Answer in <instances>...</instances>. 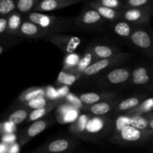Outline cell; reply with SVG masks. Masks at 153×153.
<instances>
[{
	"label": "cell",
	"instance_id": "d4e9b609",
	"mask_svg": "<svg viewBox=\"0 0 153 153\" xmlns=\"http://www.w3.org/2000/svg\"><path fill=\"white\" fill-rule=\"evenodd\" d=\"M97 61V58H95V56H94V55L93 54V52H91L90 48L88 46V47H86V49L85 50L83 56H82V57H81V59L80 61H79L78 65L76 66L75 68H73V70H68V71L79 74L82 76L84 72H85L91 64H94V63Z\"/></svg>",
	"mask_w": 153,
	"mask_h": 153
},
{
	"label": "cell",
	"instance_id": "f1b7e54d",
	"mask_svg": "<svg viewBox=\"0 0 153 153\" xmlns=\"http://www.w3.org/2000/svg\"><path fill=\"white\" fill-rule=\"evenodd\" d=\"M152 112H153V97H149L146 100H143L137 107L128 111V112H125L122 115L136 116L152 113Z\"/></svg>",
	"mask_w": 153,
	"mask_h": 153
},
{
	"label": "cell",
	"instance_id": "ac0fdd59",
	"mask_svg": "<svg viewBox=\"0 0 153 153\" xmlns=\"http://www.w3.org/2000/svg\"><path fill=\"white\" fill-rule=\"evenodd\" d=\"M88 47L90 48L97 61L102 58H110L123 52L120 48L111 44L94 43L89 45Z\"/></svg>",
	"mask_w": 153,
	"mask_h": 153
},
{
	"label": "cell",
	"instance_id": "2e32d148",
	"mask_svg": "<svg viewBox=\"0 0 153 153\" xmlns=\"http://www.w3.org/2000/svg\"><path fill=\"white\" fill-rule=\"evenodd\" d=\"M120 99V98H117L113 100H105L91 105H84L82 110L83 112L93 115L106 116L110 112H114Z\"/></svg>",
	"mask_w": 153,
	"mask_h": 153
},
{
	"label": "cell",
	"instance_id": "7c38bea8",
	"mask_svg": "<svg viewBox=\"0 0 153 153\" xmlns=\"http://www.w3.org/2000/svg\"><path fill=\"white\" fill-rule=\"evenodd\" d=\"M55 123V118H52L51 116L45 117V118L32 122V123L30 124L25 129V130L22 131L20 137L21 142L22 144L25 143L27 141L40 134V133L44 131L46 128L53 125Z\"/></svg>",
	"mask_w": 153,
	"mask_h": 153
},
{
	"label": "cell",
	"instance_id": "d590c367",
	"mask_svg": "<svg viewBox=\"0 0 153 153\" xmlns=\"http://www.w3.org/2000/svg\"><path fill=\"white\" fill-rule=\"evenodd\" d=\"M93 1L100 5L110 8L116 9V10L125 9V1L123 0H93Z\"/></svg>",
	"mask_w": 153,
	"mask_h": 153
},
{
	"label": "cell",
	"instance_id": "74e56055",
	"mask_svg": "<svg viewBox=\"0 0 153 153\" xmlns=\"http://www.w3.org/2000/svg\"><path fill=\"white\" fill-rule=\"evenodd\" d=\"M4 126V129H5V131L8 132V133H11L12 131L15 130V128H13L15 126V124H12L10 122L7 121V122H5L4 124H2Z\"/></svg>",
	"mask_w": 153,
	"mask_h": 153
},
{
	"label": "cell",
	"instance_id": "52a82bcc",
	"mask_svg": "<svg viewBox=\"0 0 153 153\" xmlns=\"http://www.w3.org/2000/svg\"><path fill=\"white\" fill-rule=\"evenodd\" d=\"M153 136V130L150 129L141 130L131 125H125L113 130V140L124 142H138Z\"/></svg>",
	"mask_w": 153,
	"mask_h": 153
},
{
	"label": "cell",
	"instance_id": "e0dca14e",
	"mask_svg": "<svg viewBox=\"0 0 153 153\" xmlns=\"http://www.w3.org/2000/svg\"><path fill=\"white\" fill-rule=\"evenodd\" d=\"M119 98V92L116 91H105L100 92H85L79 95V98L84 105H91L105 100H113Z\"/></svg>",
	"mask_w": 153,
	"mask_h": 153
},
{
	"label": "cell",
	"instance_id": "3957f363",
	"mask_svg": "<svg viewBox=\"0 0 153 153\" xmlns=\"http://www.w3.org/2000/svg\"><path fill=\"white\" fill-rule=\"evenodd\" d=\"M133 56V54L128 52H122L117 55L113 56L110 58H102L95 62L91 64L82 74V77L79 80H89L99 78L105 74L106 72L115 68L122 66L127 61Z\"/></svg>",
	"mask_w": 153,
	"mask_h": 153
},
{
	"label": "cell",
	"instance_id": "8d00e7d4",
	"mask_svg": "<svg viewBox=\"0 0 153 153\" xmlns=\"http://www.w3.org/2000/svg\"><path fill=\"white\" fill-rule=\"evenodd\" d=\"M7 16H1L0 18V38L7 35Z\"/></svg>",
	"mask_w": 153,
	"mask_h": 153
},
{
	"label": "cell",
	"instance_id": "1f68e13d",
	"mask_svg": "<svg viewBox=\"0 0 153 153\" xmlns=\"http://www.w3.org/2000/svg\"><path fill=\"white\" fill-rule=\"evenodd\" d=\"M23 38L19 37H13V36L10 35H5L4 37H1L0 40H1V44H0V54H2L5 50H8L9 48L11 46H14L16 44L19 42L22 41Z\"/></svg>",
	"mask_w": 153,
	"mask_h": 153
},
{
	"label": "cell",
	"instance_id": "5b68a950",
	"mask_svg": "<svg viewBox=\"0 0 153 153\" xmlns=\"http://www.w3.org/2000/svg\"><path fill=\"white\" fill-rule=\"evenodd\" d=\"M74 18L75 23L78 29L82 31L100 32L109 28V22L105 20L98 11L88 4H86L81 13Z\"/></svg>",
	"mask_w": 153,
	"mask_h": 153
},
{
	"label": "cell",
	"instance_id": "d6986e66",
	"mask_svg": "<svg viewBox=\"0 0 153 153\" xmlns=\"http://www.w3.org/2000/svg\"><path fill=\"white\" fill-rule=\"evenodd\" d=\"M135 27L136 26L134 24L121 19L115 22H109L108 29L115 36L126 41L131 37Z\"/></svg>",
	"mask_w": 153,
	"mask_h": 153
},
{
	"label": "cell",
	"instance_id": "7a4b0ae2",
	"mask_svg": "<svg viewBox=\"0 0 153 153\" xmlns=\"http://www.w3.org/2000/svg\"><path fill=\"white\" fill-rule=\"evenodd\" d=\"M24 19L37 24L52 34L78 30L75 23V18L57 16L32 11L24 16Z\"/></svg>",
	"mask_w": 153,
	"mask_h": 153
},
{
	"label": "cell",
	"instance_id": "9a60e30c",
	"mask_svg": "<svg viewBox=\"0 0 153 153\" xmlns=\"http://www.w3.org/2000/svg\"><path fill=\"white\" fill-rule=\"evenodd\" d=\"M55 116L58 122L61 124H67V123L73 122L76 121L79 116V107L70 103L65 102L56 108Z\"/></svg>",
	"mask_w": 153,
	"mask_h": 153
},
{
	"label": "cell",
	"instance_id": "cb8c5ba5",
	"mask_svg": "<svg viewBox=\"0 0 153 153\" xmlns=\"http://www.w3.org/2000/svg\"><path fill=\"white\" fill-rule=\"evenodd\" d=\"M23 20L24 16L17 10L9 14L7 16V35L19 37V31Z\"/></svg>",
	"mask_w": 153,
	"mask_h": 153
},
{
	"label": "cell",
	"instance_id": "8fae6325",
	"mask_svg": "<svg viewBox=\"0 0 153 153\" xmlns=\"http://www.w3.org/2000/svg\"><path fill=\"white\" fill-rule=\"evenodd\" d=\"M152 16L153 11L149 9L131 8L123 10L121 19L135 26H146L149 25Z\"/></svg>",
	"mask_w": 153,
	"mask_h": 153
},
{
	"label": "cell",
	"instance_id": "ba28073f",
	"mask_svg": "<svg viewBox=\"0 0 153 153\" xmlns=\"http://www.w3.org/2000/svg\"><path fill=\"white\" fill-rule=\"evenodd\" d=\"M128 87L153 89V71L147 64H139L132 68Z\"/></svg>",
	"mask_w": 153,
	"mask_h": 153
},
{
	"label": "cell",
	"instance_id": "30bf717a",
	"mask_svg": "<svg viewBox=\"0 0 153 153\" xmlns=\"http://www.w3.org/2000/svg\"><path fill=\"white\" fill-rule=\"evenodd\" d=\"M152 118H153V112L136 116L119 115L114 120V128L131 125L141 130H146L149 129V124Z\"/></svg>",
	"mask_w": 153,
	"mask_h": 153
},
{
	"label": "cell",
	"instance_id": "7402d4cb",
	"mask_svg": "<svg viewBox=\"0 0 153 153\" xmlns=\"http://www.w3.org/2000/svg\"><path fill=\"white\" fill-rule=\"evenodd\" d=\"M64 102V98H58L55 100H52L50 103L47 106H44L43 108L37 110H33L31 111L29 116H28V119L26 120L27 122H34L36 120L40 119L46 117V116L49 115L52 110L56 109L59 105Z\"/></svg>",
	"mask_w": 153,
	"mask_h": 153
},
{
	"label": "cell",
	"instance_id": "8992f818",
	"mask_svg": "<svg viewBox=\"0 0 153 153\" xmlns=\"http://www.w3.org/2000/svg\"><path fill=\"white\" fill-rule=\"evenodd\" d=\"M126 42L140 53L153 58V29L149 25L136 26L131 37Z\"/></svg>",
	"mask_w": 153,
	"mask_h": 153
},
{
	"label": "cell",
	"instance_id": "836d02e7",
	"mask_svg": "<svg viewBox=\"0 0 153 153\" xmlns=\"http://www.w3.org/2000/svg\"><path fill=\"white\" fill-rule=\"evenodd\" d=\"M16 9L15 0H0V14L1 16H8Z\"/></svg>",
	"mask_w": 153,
	"mask_h": 153
},
{
	"label": "cell",
	"instance_id": "603a6c76",
	"mask_svg": "<svg viewBox=\"0 0 153 153\" xmlns=\"http://www.w3.org/2000/svg\"><path fill=\"white\" fill-rule=\"evenodd\" d=\"M47 86H33L21 92L18 97V103L25 104L38 98L46 97Z\"/></svg>",
	"mask_w": 153,
	"mask_h": 153
},
{
	"label": "cell",
	"instance_id": "277c9868",
	"mask_svg": "<svg viewBox=\"0 0 153 153\" xmlns=\"http://www.w3.org/2000/svg\"><path fill=\"white\" fill-rule=\"evenodd\" d=\"M131 72L132 69L129 67L122 65L115 68L94 80V86L108 91L114 88H126L128 87Z\"/></svg>",
	"mask_w": 153,
	"mask_h": 153
},
{
	"label": "cell",
	"instance_id": "9c48e42d",
	"mask_svg": "<svg viewBox=\"0 0 153 153\" xmlns=\"http://www.w3.org/2000/svg\"><path fill=\"white\" fill-rule=\"evenodd\" d=\"M46 40L56 45L60 50L63 51L64 55L75 52L82 43V39L80 38L63 33L51 34L46 38Z\"/></svg>",
	"mask_w": 153,
	"mask_h": 153
},
{
	"label": "cell",
	"instance_id": "e575fe53",
	"mask_svg": "<svg viewBox=\"0 0 153 153\" xmlns=\"http://www.w3.org/2000/svg\"><path fill=\"white\" fill-rule=\"evenodd\" d=\"M51 100H52L49 99V98L42 97L34 99V100H30V101L26 102V103L25 104H24L26 107L29 108L30 110H33L40 109V108H43L44 107V106H47V105L50 103Z\"/></svg>",
	"mask_w": 153,
	"mask_h": 153
},
{
	"label": "cell",
	"instance_id": "ab89813d",
	"mask_svg": "<svg viewBox=\"0 0 153 153\" xmlns=\"http://www.w3.org/2000/svg\"><path fill=\"white\" fill-rule=\"evenodd\" d=\"M18 150H19V147H18V145L15 144L12 146L11 149H10V153H17Z\"/></svg>",
	"mask_w": 153,
	"mask_h": 153
},
{
	"label": "cell",
	"instance_id": "484cf974",
	"mask_svg": "<svg viewBox=\"0 0 153 153\" xmlns=\"http://www.w3.org/2000/svg\"><path fill=\"white\" fill-rule=\"evenodd\" d=\"M73 140L65 137L53 140L46 145V150L50 153H61L67 151L73 146Z\"/></svg>",
	"mask_w": 153,
	"mask_h": 153
},
{
	"label": "cell",
	"instance_id": "4316f807",
	"mask_svg": "<svg viewBox=\"0 0 153 153\" xmlns=\"http://www.w3.org/2000/svg\"><path fill=\"white\" fill-rule=\"evenodd\" d=\"M31 111V110L21 104V106H19L17 109L10 112V115L8 116V118H7V121L10 122L12 124H15V125L21 124L24 121L28 119Z\"/></svg>",
	"mask_w": 153,
	"mask_h": 153
},
{
	"label": "cell",
	"instance_id": "4fadbf2b",
	"mask_svg": "<svg viewBox=\"0 0 153 153\" xmlns=\"http://www.w3.org/2000/svg\"><path fill=\"white\" fill-rule=\"evenodd\" d=\"M51 34L37 24L24 19L19 31V37L23 39H36L46 40Z\"/></svg>",
	"mask_w": 153,
	"mask_h": 153
},
{
	"label": "cell",
	"instance_id": "b9f144b4",
	"mask_svg": "<svg viewBox=\"0 0 153 153\" xmlns=\"http://www.w3.org/2000/svg\"><path fill=\"white\" fill-rule=\"evenodd\" d=\"M76 1H78V2H82V1H84V0H76Z\"/></svg>",
	"mask_w": 153,
	"mask_h": 153
},
{
	"label": "cell",
	"instance_id": "4dcf8cb0",
	"mask_svg": "<svg viewBox=\"0 0 153 153\" xmlns=\"http://www.w3.org/2000/svg\"><path fill=\"white\" fill-rule=\"evenodd\" d=\"M81 56L77 52L67 54L64 56V62H63L62 70H70L76 67L81 59Z\"/></svg>",
	"mask_w": 153,
	"mask_h": 153
},
{
	"label": "cell",
	"instance_id": "f35d334b",
	"mask_svg": "<svg viewBox=\"0 0 153 153\" xmlns=\"http://www.w3.org/2000/svg\"><path fill=\"white\" fill-rule=\"evenodd\" d=\"M15 136L12 134H7L6 136H4L3 137V140L5 141V142H11V141H13L15 140Z\"/></svg>",
	"mask_w": 153,
	"mask_h": 153
},
{
	"label": "cell",
	"instance_id": "ffe728a7",
	"mask_svg": "<svg viewBox=\"0 0 153 153\" xmlns=\"http://www.w3.org/2000/svg\"><path fill=\"white\" fill-rule=\"evenodd\" d=\"M76 0H40L34 8V12H48L59 10L79 3Z\"/></svg>",
	"mask_w": 153,
	"mask_h": 153
},
{
	"label": "cell",
	"instance_id": "6da1fadb",
	"mask_svg": "<svg viewBox=\"0 0 153 153\" xmlns=\"http://www.w3.org/2000/svg\"><path fill=\"white\" fill-rule=\"evenodd\" d=\"M70 132L82 137H97L114 129V120L107 116H96L84 112L71 123Z\"/></svg>",
	"mask_w": 153,
	"mask_h": 153
},
{
	"label": "cell",
	"instance_id": "60d3db41",
	"mask_svg": "<svg viewBox=\"0 0 153 153\" xmlns=\"http://www.w3.org/2000/svg\"><path fill=\"white\" fill-rule=\"evenodd\" d=\"M149 129H150V130H153V118H152L150 121V122H149Z\"/></svg>",
	"mask_w": 153,
	"mask_h": 153
},
{
	"label": "cell",
	"instance_id": "d6a6232c",
	"mask_svg": "<svg viewBox=\"0 0 153 153\" xmlns=\"http://www.w3.org/2000/svg\"><path fill=\"white\" fill-rule=\"evenodd\" d=\"M131 8H146L153 11V0H126L125 9Z\"/></svg>",
	"mask_w": 153,
	"mask_h": 153
},
{
	"label": "cell",
	"instance_id": "44dd1931",
	"mask_svg": "<svg viewBox=\"0 0 153 153\" xmlns=\"http://www.w3.org/2000/svg\"><path fill=\"white\" fill-rule=\"evenodd\" d=\"M87 4L98 11V13L108 22H115V21L121 20V17H122L123 10H116V9L105 7V6L100 5L94 2L93 0L88 2Z\"/></svg>",
	"mask_w": 153,
	"mask_h": 153
},
{
	"label": "cell",
	"instance_id": "5bb4252c",
	"mask_svg": "<svg viewBox=\"0 0 153 153\" xmlns=\"http://www.w3.org/2000/svg\"><path fill=\"white\" fill-rule=\"evenodd\" d=\"M148 98H149V94L146 93H143V94H134L123 99H120L119 103L115 107L113 113L118 116L124 114L125 112H128L137 107Z\"/></svg>",
	"mask_w": 153,
	"mask_h": 153
},
{
	"label": "cell",
	"instance_id": "f546056e",
	"mask_svg": "<svg viewBox=\"0 0 153 153\" xmlns=\"http://www.w3.org/2000/svg\"><path fill=\"white\" fill-rule=\"evenodd\" d=\"M40 0H16V10L25 16L34 10V8Z\"/></svg>",
	"mask_w": 153,
	"mask_h": 153
},
{
	"label": "cell",
	"instance_id": "83f0119b",
	"mask_svg": "<svg viewBox=\"0 0 153 153\" xmlns=\"http://www.w3.org/2000/svg\"><path fill=\"white\" fill-rule=\"evenodd\" d=\"M81 77H82V75L79 74L73 73V72L68 71V70H61L58 74V79L55 81V85L70 86L79 81Z\"/></svg>",
	"mask_w": 153,
	"mask_h": 153
}]
</instances>
